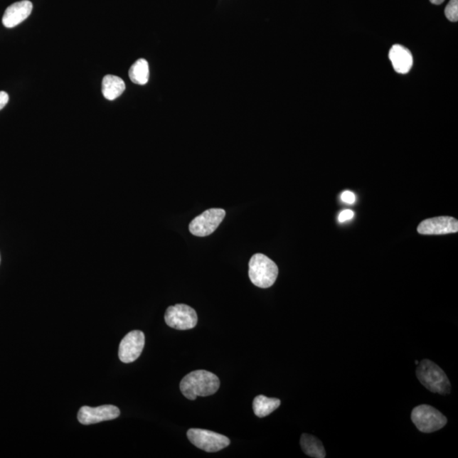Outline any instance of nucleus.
Wrapping results in <instances>:
<instances>
[{"mask_svg":"<svg viewBox=\"0 0 458 458\" xmlns=\"http://www.w3.org/2000/svg\"><path fill=\"white\" fill-rule=\"evenodd\" d=\"M220 380L214 373L206 370H196L184 376L180 382V390L188 400H193L197 396H208L219 389Z\"/></svg>","mask_w":458,"mask_h":458,"instance_id":"f257e3e1","label":"nucleus"},{"mask_svg":"<svg viewBox=\"0 0 458 458\" xmlns=\"http://www.w3.org/2000/svg\"><path fill=\"white\" fill-rule=\"evenodd\" d=\"M416 376L421 384L433 393L450 394L452 385L446 373L432 361L428 359L421 361L418 363Z\"/></svg>","mask_w":458,"mask_h":458,"instance_id":"f03ea898","label":"nucleus"},{"mask_svg":"<svg viewBox=\"0 0 458 458\" xmlns=\"http://www.w3.org/2000/svg\"><path fill=\"white\" fill-rule=\"evenodd\" d=\"M279 275V267L263 254H255L249 262V277L257 287L267 289L274 285Z\"/></svg>","mask_w":458,"mask_h":458,"instance_id":"7ed1b4c3","label":"nucleus"},{"mask_svg":"<svg viewBox=\"0 0 458 458\" xmlns=\"http://www.w3.org/2000/svg\"><path fill=\"white\" fill-rule=\"evenodd\" d=\"M412 421L422 433H433L447 424V418L437 409L429 405H420L413 408Z\"/></svg>","mask_w":458,"mask_h":458,"instance_id":"20e7f679","label":"nucleus"},{"mask_svg":"<svg viewBox=\"0 0 458 458\" xmlns=\"http://www.w3.org/2000/svg\"><path fill=\"white\" fill-rule=\"evenodd\" d=\"M187 436L193 446L206 452H217L230 444V440L227 436L211 430L191 429Z\"/></svg>","mask_w":458,"mask_h":458,"instance_id":"39448f33","label":"nucleus"},{"mask_svg":"<svg viewBox=\"0 0 458 458\" xmlns=\"http://www.w3.org/2000/svg\"><path fill=\"white\" fill-rule=\"evenodd\" d=\"M226 211L220 208L206 210L193 219L189 224V231L197 237L209 236L215 231L225 218Z\"/></svg>","mask_w":458,"mask_h":458,"instance_id":"423d86ee","label":"nucleus"},{"mask_svg":"<svg viewBox=\"0 0 458 458\" xmlns=\"http://www.w3.org/2000/svg\"><path fill=\"white\" fill-rule=\"evenodd\" d=\"M165 321L169 327L177 330H188L196 327L198 316L192 307L178 304L167 308L165 314Z\"/></svg>","mask_w":458,"mask_h":458,"instance_id":"0eeeda50","label":"nucleus"},{"mask_svg":"<svg viewBox=\"0 0 458 458\" xmlns=\"http://www.w3.org/2000/svg\"><path fill=\"white\" fill-rule=\"evenodd\" d=\"M145 337L142 331L134 330L122 339L119 346V358L124 363L137 360L144 350Z\"/></svg>","mask_w":458,"mask_h":458,"instance_id":"6e6552de","label":"nucleus"},{"mask_svg":"<svg viewBox=\"0 0 458 458\" xmlns=\"http://www.w3.org/2000/svg\"><path fill=\"white\" fill-rule=\"evenodd\" d=\"M119 416H120V410L112 405H104L99 408L85 406L79 410L78 420L82 425H90L116 420Z\"/></svg>","mask_w":458,"mask_h":458,"instance_id":"1a4fd4ad","label":"nucleus"},{"mask_svg":"<svg viewBox=\"0 0 458 458\" xmlns=\"http://www.w3.org/2000/svg\"><path fill=\"white\" fill-rule=\"evenodd\" d=\"M422 235H442L458 232V221L454 218L437 217L425 220L417 227Z\"/></svg>","mask_w":458,"mask_h":458,"instance_id":"9d476101","label":"nucleus"},{"mask_svg":"<svg viewBox=\"0 0 458 458\" xmlns=\"http://www.w3.org/2000/svg\"><path fill=\"white\" fill-rule=\"evenodd\" d=\"M33 4L28 0L16 2L6 9L3 16L2 23L7 28H13L23 23L31 15Z\"/></svg>","mask_w":458,"mask_h":458,"instance_id":"9b49d317","label":"nucleus"},{"mask_svg":"<svg viewBox=\"0 0 458 458\" xmlns=\"http://www.w3.org/2000/svg\"><path fill=\"white\" fill-rule=\"evenodd\" d=\"M389 58L396 73L407 74L411 70L413 59L411 52L402 46L395 45L391 48Z\"/></svg>","mask_w":458,"mask_h":458,"instance_id":"f8f14e48","label":"nucleus"},{"mask_svg":"<svg viewBox=\"0 0 458 458\" xmlns=\"http://www.w3.org/2000/svg\"><path fill=\"white\" fill-rule=\"evenodd\" d=\"M126 89L124 81L121 78L107 75L103 78L102 94L105 99L114 100L122 95Z\"/></svg>","mask_w":458,"mask_h":458,"instance_id":"ddd939ff","label":"nucleus"},{"mask_svg":"<svg viewBox=\"0 0 458 458\" xmlns=\"http://www.w3.org/2000/svg\"><path fill=\"white\" fill-rule=\"evenodd\" d=\"M301 447L304 453L311 457L324 458L326 452L323 443L315 436L303 434L301 438Z\"/></svg>","mask_w":458,"mask_h":458,"instance_id":"4468645a","label":"nucleus"},{"mask_svg":"<svg viewBox=\"0 0 458 458\" xmlns=\"http://www.w3.org/2000/svg\"><path fill=\"white\" fill-rule=\"evenodd\" d=\"M280 404L279 399L268 398L265 395H260L253 400V410L255 416L265 417L279 408Z\"/></svg>","mask_w":458,"mask_h":458,"instance_id":"2eb2a0df","label":"nucleus"},{"mask_svg":"<svg viewBox=\"0 0 458 458\" xmlns=\"http://www.w3.org/2000/svg\"><path fill=\"white\" fill-rule=\"evenodd\" d=\"M129 74L131 81L136 85H147L149 78L148 61L144 59L138 60L132 65Z\"/></svg>","mask_w":458,"mask_h":458,"instance_id":"dca6fc26","label":"nucleus"},{"mask_svg":"<svg viewBox=\"0 0 458 458\" xmlns=\"http://www.w3.org/2000/svg\"><path fill=\"white\" fill-rule=\"evenodd\" d=\"M447 18L456 23L458 20V0H451L444 10Z\"/></svg>","mask_w":458,"mask_h":458,"instance_id":"f3484780","label":"nucleus"},{"mask_svg":"<svg viewBox=\"0 0 458 458\" xmlns=\"http://www.w3.org/2000/svg\"><path fill=\"white\" fill-rule=\"evenodd\" d=\"M354 211L351 210H344L339 215V222L345 223L354 218Z\"/></svg>","mask_w":458,"mask_h":458,"instance_id":"a211bd4d","label":"nucleus"},{"mask_svg":"<svg viewBox=\"0 0 458 458\" xmlns=\"http://www.w3.org/2000/svg\"><path fill=\"white\" fill-rule=\"evenodd\" d=\"M341 199L346 204H353L356 201V196L351 191H345L341 193Z\"/></svg>","mask_w":458,"mask_h":458,"instance_id":"6ab92c4d","label":"nucleus"},{"mask_svg":"<svg viewBox=\"0 0 458 458\" xmlns=\"http://www.w3.org/2000/svg\"><path fill=\"white\" fill-rule=\"evenodd\" d=\"M9 102V95L6 92L0 91V111L6 107Z\"/></svg>","mask_w":458,"mask_h":458,"instance_id":"aec40b11","label":"nucleus"},{"mask_svg":"<svg viewBox=\"0 0 458 458\" xmlns=\"http://www.w3.org/2000/svg\"><path fill=\"white\" fill-rule=\"evenodd\" d=\"M444 0H430V2L434 4H442Z\"/></svg>","mask_w":458,"mask_h":458,"instance_id":"412c9836","label":"nucleus"},{"mask_svg":"<svg viewBox=\"0 0 458 458\" xmlns=\"http://www.w3.org/2000/svg\"><path fill=\"white\" fill-rule=\"evenodd\" d=\"M415 363H416L417 365H418V363H420V362H418V361H416Z\"/></svg>","mask_w":458,"mask_h":458,"instance_id":"4be33fe9","label":"nucleus"}]
</instances>
